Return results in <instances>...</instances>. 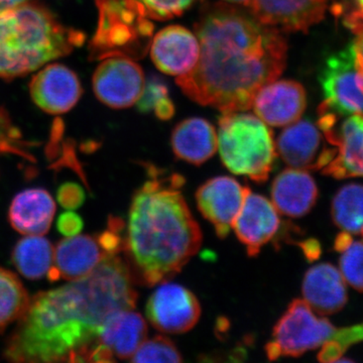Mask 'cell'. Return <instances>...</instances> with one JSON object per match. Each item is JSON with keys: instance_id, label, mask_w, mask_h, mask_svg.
Listing matches in <instances>:
<instances>
[{"instance_id": "cell-1", "label": "cell", "mask_w": 363, "mask_h": 363, "mask_svg": "<svg viewBox=\"0 0 363 363\" xmlns=\"http://www.w3.org/2000/svg\"><path fill=\"white\" fill-rule=\"evenodd\" d=\"M136 300L128 262L107 255L87 276L30 298L4 357L13 362H87L105 320L135 309Z\"/></svg>"}, {"instance_id": "cell-2", "label": "cell", "mask_w": 363, "mask_h": 363, "mask_svg": "<svg viewBox=\"0 0 363 363\" xmlns=\"http://www.w3.org/2000/svg\"><path fill=\"white\" fill-rule=\"evenodd\" d=\"M195 33L199 59L177 84L196 104L222 113L250 111L257 92L285 70L288 45L281 30L238 7L207 6Z\"/></svg>"}, {"instance_id": "cell-3", "label": "cell", "mask_w": 363, "mask_h": 363, "mask_svg": "<svg viewBox=\"0 0 363 363\" xmlns=\"http://www.w3.org/2000/svg\"><path fill=\"white\" fill-rule=\"evenodd\" d=\"M150 173L131 200L123 252L133 279L152 286L173 279L197 255L202 233L182 194L185 178Z\"/></svg>"}, {"instance_id": "cell-4", "label": "cell", "mask_w": 363, "mask_h": 363, "mask_svg": "<svg viewBox=\"0 0 363 363\" xmlns=\"http://www.w3.org/2000/svg\"><path fill=\"white\" fill-rule=\"evenodd\" d=\"M84 33L62 25L35 4L0 13V78H16L70 54L84 43Z\"/></svg>"}, {"instance_id": "cell-5", "label": "cell", "mask_w": 363, "mask_h": 363, "mask_svg": "<svg viewBox=\"0 0 363 363\" xmlns=\"http://www.w3.org/2000/svg\"><path fill=\"white\" fill-rule=\"evenodd\" d=\"M217 138L222 162L229 171L257 183L267 180L277 149L272 130L262 119L240 112L222 113Z\"/></svg>"}, {"instance_id": "cell-6", "label": "cell", "mask_w": 363, "mask_h": 363, "mask_svg": "<svg viewBox=\"0 0 363 363\" xmlns=\"http://www.w3.org/2000/svg\"><path fill=\"white\" fill-rule=\"evenodd\" d=\"M100 21L93 51L100 58L143 56L149 49L154 26L140 0H96Z\"/></svg>"}, {"instance_id": "cell-7", "label": "cell", "mask_w": 363, "mask_h": 363, "mask_svg": "<svg viewBox=\"0 0 363 363\" xmlns=\"http://www.w3.org/2000/svg\"><path fill=\"white\" fill-rule=\"evenodd\" d=\"M335 331L328 319L316 316L305 300L296 298L274 325L267 357L269 360L301 357L331 340Z\"/></svg>"}, {"instance_id": "cell-8", "label": "cell", "mask_w": 363, "mask_h": 363, "mask_svg": "<svg viewBox=\"0 0 363 363\" xmlns=\"http://www.w3.org/2000/svg\"><path fill=\"white\" fill-rule=\"evenodd\" d=\"M318 128L336 155L322 174L335 179L363 177V116L352 114L340 121V116L319 107Z\"/></svg>"}, {"instance_id": "cell-9", "label": "cell", "mask_w": 363, "mask_h": 363, "mask_svg": "<svg viewBox=\"0 0 363 363\" xmlns=\"http://www.w3.org/2000/svg\"><path fill=\"white\" fill-rule=\"evenodd\" d=\"M319 80L325 96L321 107L339 116H363V84L352 44L327 59Z\"/></svg>"}, {"instance_id": "cell-10", "label": "cell", "mask_w": 363, "mask_h": 363, "mask_svg": "<svg viewBox=\"0 0 363 363\" xmlns=\"http://www.w3.org/2000/svg\"><path fill=\"white\" fill-rule=\"evenodd\" d=\"M145 314L157 330L186 333L199 321L201 306L194 294L185 286L164 281L150 296Z\"/></svg>"}, {"instance_id": "cell-11", "label": "cell", "mask_w": 363, "mask_h": 363, "mask_svg": "<svg viewBox=\"0 0 363 363\" xmlns=\"http://www.w3.org/2000/svg\"><path fill=\"white\" fill-rule=\"evenodd\" d=\"M143 69L128 57H108L93 76L98 99L112 108H128L140 100L145 89Z\"/></svg>"}, {"instance_id": "cell-12", "label": "cell", "mask_w": 363, "mask_h": 363, "mask_svg": "<svg viewBox=\"0 0 363 363\" xmlns=\"http://www.w3.org/2000/svg\"><path fill=\"white\" fill-rule=\"evenodd\" d=\"M276 149L290 168L303 171H322L336 155V147L308 121L290 124L279 135Z\"/></svg>"}, {"instance_id": "cell-13", "label": "cell", "mask_w": 363, "mask_h": 363, "mask_svg": "<svg viewBox=\"0 0 363 363\" xmlns=\"http://www.w3.org/2000/svg\"><path fill=\"white\" fill-rule=\"evenodd\" d=\"M147 335V325L142 315L133 310L114 313L102 324L88 362H113L130 358Z\"/></svg>"}, {"instance_id": "cell-14", "label": "cell", "mask_w": 363, "mask_h": 363, "mask_svg": "<svg viewBox=\"0 0 363 363\" xmlns=\"http://www.w3.org/2000/svg\"><path fill=\"white\" fill-rule=\"evenodd\" d=\"M250 188L231 177H215L196 192V201L205 219L213 225L217 235L225 238L240 214Z\"/></svg>"}, {"instance_id": "cell-15", "label": "cell", "mask_w": 363, "mask_h": 363, "mask_svg": "<svg viewBox=\"0 0 363 363\" xmlns=\"http://www.w3.org/2000/svg\"><path fill=\"white\" fill-rule=\"evenodd\" d=\"M331 0H252V16L283 32L307 33L323 20Z\"/></svg>"}, {"instance_id": "cell-16", "label": "cell", "mask_w": 363, "mask_h": 363, "mask_svg": "<svg viewBox=\"0 0 363 363\" xmlns=\"http://www.w3.org/2000/svg\"><path fill=\"white\" fill-rule=\"evenodd\" d=\"M259 118L271 126H286L302 117L307 96L304 87L293 80L272 81L262 88L253 100Z\"/></svg>"}, {"instance_id": "cell-17", "label": "cell", "mask_w": 363, "mask_h": 363, "mask_svg": "<svg viewBox=\"0 0 363 363\" xmlns=\"http://www.w3.org/2000/svg\"><path fill=\"white\" fill-rule=\"evenodd\" d=\"M30 89L33 102L51 114L71 111L82 95L77 75L60 64L47 66L39 72L33 78Z\"/></svg>"}, {"instance_id": "cell-18", "label": "cell", "mask_w": 363, "mask_h": 363, "mask_svg": "<svg viewBox=\"0 0 363 363\" xmlns=\"http://www.w3.org/2000/svg\"><path fill=\"white\" fill-rule=\"evenodd\" d=\"M281 220L278 210L264 196L248 193L233 229L250 257H257L260 250L274 238Z\"/></svg>"}, {"instance_id": "cell-19", "label": "cell", "mask_w": 363, "mask_h": 363, "mask_svg": "<svg viewBox=\"0 0 363 363\" xmlns=\"http://www.w3.org/2000/svg\"><path fill=\"white\" fill-rule=\"evenodd\" d=\"M200 55L197 37L181 26H169L157 33L150 45V57L160 71L183 75L194 68Z\"/></svg>"}, {"instance_id": "cell-20", "label": "cell", "mask_w": 363, "mask_h": 363, "mask_svg": "<svg viewBox=\"0 0 363 363\" xmlns=\"http://www.w3.org/2000/svg\"><path fill=\"white\" fill-rule=\"evenodd\" d=\"M109 255L98 236L76 235L62 240L55 250L54 266L48 279L73 281L90 274Z\"/></svg>"}, {"instance_id": "cell-21", "label": "cell", "mask_w": 363, "mask_h": 363, "mask_svg": "<svg viewBox=\"0 0 363 363\" xmlns=\"http://www.w3.org/2000/svg\"><path fill=\"white\" fill-rule=\"evenodd\" d=\"M272 201L279 213L300 218L311 211L318 199L316 182L307 171L288 169L272 182Z\"/></svg>"}, {"instance_id": "cell-22", "label": "cell", "mask_w": 363, "mask_h": 363, "mask_svg": "<svg viewBox=\"0 0 363 363\" xmlns=\"http://www.w3.org/2000/svg\"><path fill=\"white\" fill-rule=\"evenodd\" d=\"M303 296L312 310L320 315H333L347 303L345 279L330 264H320L306 272Z\"/></svg>"}, {"instance_id": "cell-23", "label": "cell", "mask_w": 363, "mask_h": 363, "mask_svg": "<svg viewBox=\"0 0 363 363\" xmlns=\"http://www.w3.org/2000/svg\"><path fill=\"white\" fill-rule=\"evenodd\" d=\"M56 213V204L51 194L44 189L21 191L13 198L9 207L11 225L26 235H44L49 231Z\"/></svg>"}, {"instance_id": "cell-24", "label": "cell", "mask_w": 363, "mask_h": 363, "mask_svg": "<svg viewBox=\"0 0 363 363\" xmlns=\"http://www.w3.org/2000/svg\"><path fill=\"white\" fill-rule=\"evenodd\" d=\"M171 143L178 159L196 166L211 159L218 149V138L213 125L199 117L179 123L172 133Z\"/></svg>"}, {"instance_id": "cell-25", "label": "cell", "mask_w": 363, "mask_h": 363, "mask_svg": "<svg viewBox=\"0 0 363 363\" xmlns=\"http://www.w3.org/2000/svg\"><path fill=\"white\" fill-rule=\"evenodd\" d=\"M54 255L51 241L42 235H28L14 247L13 262L26 279H40L49 276L54 266Z\"/></svg>"}, {"instance_id": "cell-26", "label": "cell", "mask_w": 363, "mask_h": 363, "mask_svg": "<svg viewBox=\"0 0 363 363\" xmlns=\"http://www.w3.org/2000/svg\"><path fill=\"white\" fill-rule=\"evenodd\" d=\"M334 223L345 233L359 234L363 230V185L350 184L334 196L331 206Z\"/></svg>"}, {"instance_id": "cell-27", "label": "cell", "mask_w": 363, "mask_h": 363, "mask_svg": "<svg viewBox=\"0 0 363 363\" xmlns=\"http://www.w3.org/2000/svg\"><path fill=\"white\" fill-rule=\"evenodd\" d=\"M30 301L28 291L18 276L0 267V332L21 319Z\"/></svg>"}, {"instance_id": "cell-28", "label": "cell", "mask_w": 363, "mask_h": 363, "mask_svg": "<svg viewBox=\"0 0 363 363\" xmlns=\"http://www.w3.org/2000/svg\"><path fill=\"white\" fill-rule=\"evenodd\" d=\"M140 111H154L157 118L169 121L175 114V106L169 96V90L161 79L152 77L145 83L143 95L138 102Z\"/></svg>"}, {"instance_id": "cell-29", "label": "cell", "mask_w": 363, "mask_h": 363, "mask_svg": "<svg viewBox=\"0 0 363 363\" xmlns=\"http://www.w3.org/2000/svg\"><path fill=\"white\" fill-rule=\"evenodd\" d=\"M131 362L179 363L183 362V357L173 341L157 335L150 340L145 339L131 357Z\"/></svg>"}, {"instance_id": "cell-30", "label": "cell", "mask_w": 363, "mask_h": 363, "mask_svg": "<svg viewBox=\"0 0 363 363\" xmlns=\"http://www.w3.org/2000/svg\"><path fill=\"white\" fill-rule=\"evenodd\" d=\"M341 253L339 264L343 279L358 292H363V242L353 240Z\"/></svg>"}, {"instance_id": "cell-31", "label": "cell", "mask_w": 363, "mask_h": 363, "mask_svg": "<svg viewBox=\"0 0 363 363\" xmlns=\"http://www.w3.org/2000/svg\"><path fill=\"white\" fill-rule=\"evenodd\" d=\"M150 18L167 21L181 16L196 0H140Z\"/></svg>"}, {"instance_id": "cell-32", "label": "cell", "mask_w": 363, "mask_h": 363, "mask_svg": "<svg viewBox=\"0 0 363 363\" xmlns=\"http://www.w3.org/2000/svg\"><path fill=\"white\" fill-rule=\"evenodd\" d=\"M85 192L77 183L67 182L57 191V201L66 210H76L85 202Z\"/></svg>"}, {"instance_id": "cell-33", "label": "cell", "mask_w": 363, "mask_h": 363, "mask_svg": "<svg viewBox=\"0 0 363 363\" xmlns=\"http://www.w3.org/2000/svg\"><path fill=\"white\" fill-rule=\"evenodd\" d=\"M84 222L80 215L75 213L73 210L63 212L57 220V228L60 233L66 238L78 235L83 230Z\"/></svg>"}, {"instance_id": "cell-34", "label": "cell", "mask_w": 363, "mask_h": 363, "mask_svg": "<svg viewBox=\"0 0 363 363\" xmlns=\"http://www.w3.org/2000/svg\"><path fill=\"white\" fill-rule=\"evenodd\" d=\"M331 340L338 342L341 350L345 352L350 345L363 340V323L346 327V328L336 329Z\"/></svg>"}, {"instance_id": "cell-35", "label": "cell", "mask_w": 363, "mask_h": 363, "mask_svg": "<svg viewBox=\"0 0 363 363\" xmlns=\"http://www.w3.org/2000/svg\"><path fill=\"white\" fill-rule=\"evenodd\" d=\"M353 52H354L355 64L363 84V30L357 33V40L352 43Z\"/></svg>"}, {"instance_id": "cell-36", "label": "cell", "mask_w": 363, "mask_h": 363, "mask_svg": "<svg viewBox=\"0 0 363 363\" xmlns=\"http://www.w3.org/2000/svg\"><path fill=\"white\" fill-rule=\"evenodd\" d=\"M302 250H304L306 257L312 262V260L317 259L321 255V247L319 242L315 240H309L306 241L305 243L301 245Z\"/></svg>"}, {"instance_id": "cell-37", "label": "cell", "mask_w": 363, "mask_h": 363, "mask_svg": "<svg viewBox=\"0 0 363 363\" xmlns=\"http://www.w3.org/2000/svg\"><path fill=\"white\" fill-rule=\"evenodd\" d=\"M352 241V236L350 235V233L344 231V233L339 234L337 238H336L335 242H334V248H335L336 252H342L343 250L350 247Z\"/></svg>"}, {"instance_id": "cell-38", "label": "cell", "mask_w": 363, "mask_h": 363, "mask_svg": "<svg viewBox=\"0 0 363 363\" xmlns=\"http://www.w3.org/2000/svg\"><path fill=\"white\" fill-rule=\"evenodd\" d=\"M28 0H0V13L25 4Z\"/></svg>"}, {"instance_id": "cell-39", "label": "cell", "mask_w": 363, "mask_h": 363, "mask_svg": "<svg viewBox=\"0 0 363 363\" xmlns=\"http://www.w3.org/2000/svg\"><path fill=\"white\" fill-rule=\"evenodd\" d=\"M224 1L229 2V4H238V6H250L252 0H224Z\"/></svg>"}, {"instance_id": "cell-40", "label": "cell", "mask_w": 363, "mask_h": 363, "mask_svg": "<svg viewBox=\"0 0 363 363\" xmlns=\"http://www.w3.org/2000/svg\"><path fill=\"white\" fill-rule=\"evenodd\" d=\"M358 9L363 13V0H357Z\"/></svg>"}]
</instances>
